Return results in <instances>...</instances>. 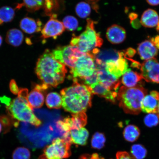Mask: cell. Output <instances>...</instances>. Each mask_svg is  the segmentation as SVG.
Returning a JSON list of instances; mask_svg holds the SVG:
<instances>
[{
	"label": "cell",
	"instance_id": "35",
	"mask_svg": "<svg viewBox=\"0 0 159 159\" xmlns=\"http://www.w3.org/2000/svg\"><path fill=\"white\" fill-rule=\"evenodd\" d=\"M0 120L3 125V128L5 129V132L8 131L11 126L13 121L9 117L5 115H0Z\"/></svg>",
	"mask_w": 159,
	"mask_h": 159
},
{
	"label": "cell",
	"instance_id": "6",
	"mask_svg": "<svg viewBox=\"0 0 159 159\" xmlns=\"http://www.w3.org/2000/svg\"><path fill=\"white\" fill-rule=\"evenodd\" d=\"M52 53L57 60L71 69L75 67L79 57L86 53L81 52L78 47L71 45L57 47Z\"/></svg>",
	"mask_w": 159,
	"mask_h": 159
},
{
	"label": "cell",
	"instance_id": "1",
	"mask_svg": "<svg viewBox=\"0 0 159 159\" xmlns=\"http://www.w3.org/2000/svg\"><path fill=\"white\" fill-rule=\"evenodd\" d=\"M35 71L43 84L48 87H56L64 81L67 69L47 49L38 60Z\"/></svg>",
	"mask_w": 159,
	"mask_h": 159
},
{
	"label": "cell",
	"instance_id": "45",
	"mask_svg": "<svg viewBox=\"0 0 159 159\" xmlns=\"http://www.w3.org/2000/svg\"><path fill=\"white\" fill-rule=\"evenodd\" d=\"M3 127V125L2 124L1 120H0V134H1L2 130Z\"/></svg>",
	"mask_w": 159,
	"mask_h": 159
},
{
	"label": "cell",
	"instance_id": "30",
	"mask_svg": "<svg viewBox=\"0 0 159 159\" xmlns=\"http://www.w3.org/2000/svg\"><path fill=\"white\" fill-rule=\"evenodd\" d=\"M106 138L102 133L96 132L93 135L91 140V146L93 148L98 150L102 148L105 146Z\"/></svg>",
	"mask_w": 159,
	"mask_h": 159
},
{
	"label": "cell",
	"instance_id": "31",
	"mask_svg": "<svg viewBox=\"0 0 159 159\" xmlns=\"http://www.w3.org/2000/svg\"><path fill=\"white\" fill-rule=\"evenodd\" d=\"M75 11L80 17L85 18L90 15L91 7L88 3L85 2H81L77 4L75 7Z\"/></svg>",
	"mask_w": 159,
	"mask_h": 159
},
{
	"label": "cell",
	"instance_id": "39",
	"mask_svg": "<svg viewBox=\"0 0 159 159\" xmlns=\"http://www.w3.org/2000/svg\"><path fill=\"white\" fill-rule=\"evenodd\" d=\"M79 159H104L97 153H94L92 155L88 154H83L80 157Z\"/></svg>",
	"mask_w": 159,
	"mask_h": 159
},
{
	"label": "cell",
	"instance_id": "29",
	"mask_svg": "<svg viewBox=\"0 0 159 159\" xmlns=\"http://www.w3.org/2000/svg\"><path fill=\"white\" fill-rule=\"evenodd\" d=\"M130 152L133 157L136 159H144L148 154L146 149L140 144L133 145L131 147Z\"/></svg>",
	"mask_w": 159,
	"mask_h": 159
},
{
	"label": "cell",
	"instance_id": "43",
	"mask_svg": "<svg viewBox=\"0 0 159 159\" xmlns=\"http://www.w3.org/2000/svg\"><path fill=\"white\" fill-rule=\"evenodd\" d=\"M131 24L132 25V26L134 28H138L139 27H140V24H139V22L137 20H134L131 21Z\"/></svg>",
	"mask_w": 159,
	"mask_h": 159
},
{
	"label": "cell",
	"instance_id": "3",
	"mask_svg": "<svg viewBox=\"0 0 159 159\" xmlns=\"http://www.w3.org/2000/svg\"><path fill=\"white\" fill-rule=\"evenodd\" d=\"M148 93L141 85L132 88L122 86L119 89L117 97L119 106L126 114L138 115L141 111L143 99Z\"/></svg>",
	"mask_w": 159,
	"mask_h": 159
},
{
	"label": "cell",
	"instance_id": "24",
	"mask_svg": "<svg viewBox=\"0 0 159 159\" xmlns=\"http://www.w3.org/2000/svg\"><path fill=\"white\" fill-rule=\"evenodd\" d=\"M24 36L22 31L17 29H12L7 31L6 42L14 47H18L22 43Z\"/></svg>",
	"mask_w": 159,
	"mask_h": 159
},
{
	"label": "cell",
	"instance_id": "38",
	"mask_svg": "<svg viewBox=\"0 0 159 159\" xmlns=\"http://www.w3.org/2000/svg\"><path fill=\"white\" fill-rule=\"evenodd\" d=\"M116 159H134V158L128 152H118L116 154Z\"/></svg>",
	"mask_w": 159,
	"mask_h": 159
},
{
	"label": "cell",
	"instance_id": "23",
	"mask_svg": "<svg viewBox=\"0 0 159 159\" xmlns=\"http://www.w3.org/2000/svg\"><path fill=\"white\" fill-rule=\"evenodd\" d=\"M143 79L141 74L128 69L126 72L122 75L121 82L124 86L132 88L138 86L139 82Z\"/></svg>",
	"mask_w": 159,
	"mask_h": 159
},
{
	"label": "cell",
	"instance_id": "16",
	"mask_svg": "<svg viewBox=\"0 0 159 159\" xmlns=\"http://www.w3.org/2000/svg\"><path fill=\"white\" fill-rule=\"evenodd\" d=\"M159 102V92L156 91H152L143 99L141 110L148 114L157 113Z\"/></svg>",
	"mask_w": 159,
	"mask_h": 159
},
{
	"label": "cell",
	"instance_id": "10",
	"mask_svg": "<svg viewBox=\"0 0 159 159\" xmlns=\"http://www.w3.org/2000/svg\"><path fill=\"white\" fill-rule=\"evenodd\" d=\"M65 29L63 23L57 19L56 15H53L42 29L41 37L43 39L49 38L56 39L62 34Z\"/></svg>",
	"mask_w": 159,
	"mask_h": 159
},
{
	"label": "cell",
	"instance_id": "9",
	"mask_svg": "<svg viewBox=\"0 0 159 159\" xmlns=\"http://www.w3.org/2000/svg\"><path fill=\"white\" fill-rule=\"evenodd\" d=\"M139 69L147 82L159 83V62L156 58L145 61Z\"/></svg>",
	"mask_w": 159,
	"mask_h": 159
},
{
	"label": "cell",
	"instance_id": "5",
	"mask_svg": "<svg viewBox=\"0 0 159 159\" xmlns=\"http://www.w3.org/2000/svg\"><path fill=\"white\" fill-rule=\"evenodd\" d=\"M7 105L10 116L16 121L29 123L36 127L41 125V120L34 114L27 99L18 97Z\"/></svg>",
	"mask_w": 159,
	"mask_h": 159
},
{
	"label": "cell",
	"instance_id": "41",
	"mask_svg": "<svg viewBox=\"0 0 159 159\" xmlns=\"http://www.w3.org/2000/svg\"><path fill=\"white\" fill-rule=\"evenodd\" d=\"M150 41L152 42L157 48L159 49V35L152 38L151 39Z\"/></svg>",
	"mask_w": 159,
	"mask_h": 159
},
{
	"label": "cell",
	"instance_id": "14",
	"mask_svg": "<svg viewBox=\"0 0 159 159\" xmlns=\"http://www.w3.org/2000/svg\"><path fill=\"white\" fill-rule=\"evenodd\" d=\"M53 0H23V3L17 7L20 8L25 7L27 11L33 12L41 8H44L46 12L49 13L52 9Z\"/></svg>",
	"mask_w": 159,
	"mask_h": 159
},
{
	"label": "cell",
	"instance_id": "27",
	"mask_svg": "<svg viewBox=\"0 0 159 159\" xmlns=\"http://www.w3.org/2000/svg\"><path fill=\"white\" fill-rule=\"evenodd\" d=\"M46 104L50 109H59L62 105V98L58 93L51 92L48 94L46 98Z\"/></svg>",
	"mask_w": 159,
	"mask_h": 159
},
{
	"label": "cell",
	"instance_id": "32",
	"mask_svg": "<svg viewBox=\"0 0 159 159\" xmlns=\"http://www.w3.org/2000/svg\"><path fill=\"white\" fill-rule=\"evenodd\" d=\"M62 23L65 29L69 31L75 30L79 27L78 20L73 16H67L65 17Z\"/></svg>",
	"mask_w": 159,
	"mask_h": 159
},
{
	"label": "cell",
	"instance_id": "33",
	"mask_svg": "<svg viewBox=\"0 0 159 159\" xmlns=\"http://www.w3.org/2000/svg\"><path fill=\"white\" fill-rule=\"evenodd\" d=\"M31 153L28 149L19 147L15 149L12 155L13 159H30Z\"/></svg>",
	"mask_w": 159,
	"mask_h": 159
},
{
	"label": "cell",
	"instance_id": "8",
	"mask_svg": "<svg viewBox=\"0 0 159 159\" xmlns=\"http://www.w3.org/2000/svg\"><path fill=\"white\" fill-rule=\"evenodd\" d=\"M71 143L63 138H57L44 148V154L47 159L67 158L71 154Z\"/></svg>",
	"mask_w": 159,
	"mask_h": 159
},
{
	"label": "cell",
	"instance_id": "42",
	"mask_svg": "<svg viewBox=\"0 0 159 159\" xmlns=\"http://www.w3.org/2000/svg\"><path fill=\"white\" fill-rule=\"evenodd\" d=\"M146 1L151 6H156L159 5V0H146Z\"/></svg>",
	"mask_w": 159,
	"mask_h": 159
},
{
	"label": "cell",
	"instance_id": "18",
	"mask_svg": "<svg viewBox=\"0 0 159 159\" xmlns=\"http://www.w3.org/2000/svg\"><path fill=\"white\" fill-rule=\"evenodd\" d=\"M126 36L125 29L118 25H111L107 31V38L112 44H118L123 43L126 39Z\"/></svg>",
	"mask_w": 159,
	"mask_h": 159
},
{
	"label": "cell",
	"instance_id": "2",
	"mask_svg": "<svg viewBox=\"0 0 159 159\" xmlns=\"http://www.w3.org/2000/svg\"><path fill=\"white\" fill-rule=\"evenodd\" d=\"M75 81L74 84L61 92L63 108L73 114L85 112L91 106L92 96L89 86Z\"/></svg>",
	"mask_w": 159,
	"mask_h": 159
},
{
	"label": "cell",
	"instance_id": "4",
	"mask_svg": "<svg viewBox=\"0 0 159 159\" xmlns=\"http://www.w3.org/2000/svg\"><path fill=\"white\" fill-rule=\"evenodd\" d=\"M103 42L100 34L95 30L94 22L88 19L85 30L79 36H74L71 39L70 45L78 47L82 52L87 53L101 47Z\"/></svg>",
	"mask_w": 159,
	"mask_h": 159
},
{
	"label": "cell",
	"instance_id": "25",
	"mask_svg": "<svg viewBox=\"0 0 159 159\" xmlns=\"http://www.w3.org/2000/svg\"><path fill=\"white\" fill-rule=\"evenodd\" d=\"M70 134L72 143L75 144L85 146L87 144L89 137V132L85 128L78 129H72Z\"/></svg>",
	"mask_w": 159,
	"mask_h": 159
},
{
	"label": "cell",
	"instance_id": "49",
	"mask_svg": "<svg viewBox=\"0 0 159 159\" xmlns=\"http://www.w3.org/2000/svg\"><path fill=\"white\" fill-rule=\"evenodd\" d=\"M157 114H158V116H159V102L157 112Z\"/></svg>",
	"mask_w": 159,
	"mask_h": 159
},
{
	"label": "cell",
	"instance_id": "22",
	"mask_svg": "<svg viewBox=\"0 0 159 159\" xmlns=\"http://www.w3.org/2000/svg\"><path fill=\"white\" fill-rule=\"evenodd\" d=\"M159 21V17L155 10L149 9L143 13L140 20V23L144 27L153 28L157 25Z\"/></svg>",
	"mask_w": 159,
	"mask_h": 159
},
{
	"label": "cell",
	"instance_id": "15",
	"mask_svg": "<svg viewBox=\"0 0 159 159\" xmlns=\"http://www.w3.org/2000/svg\"><path fill=\"white\" fill-rule=\"evenodd\" d=\"M99 82L108 88L118 91L120 84L119 79L107 71L104 68H96Z\"/></svg>",
	"mask_w": 159,
	"mask_h": 159
},
{
	"label": "cell",
	"instance_id": "34",
	"mask_svg": "<svg viewBox=\"0 0 159 159\" xmlns=\"http://www.w3.org/2000/svg\"><path fill=\"white\" fill-rule=\"evenodd\" d=\"M144 122L147 126L152 128L159 124V116L157 113H150L145 117Z\"/></svg>",
	"mask_w": 159,
	"mask_h": 159
},
{
	"label": "cell",
	"instance_id": "7",
	"mask_svg": "<svg viewBox=\"0 0 159 159\" xmlns=\"http://www.w3.org/2000/svg\"><path fill=\"white\" fill-rule=\"evenodd\" d=\"M94 57L92 53H87L77 60L70 73L75 78L84 79L92 75L96 70Z\"/></svg>",
	"mask_w": 159,
	"mask_h": 159
},
{
	"label": "cell",
	"instance_id": "40",
	"mask_svg": "<svg viewBox=\"0 0 159 159\" xmlns=\"http://www.w3.org/2000/svg\"><path fill=\"white\" fill-rule=\"evenodd\" d=\"M125 56H128L129 57H132L136 54V51L131 48H129L126 51H124Z\"/></svg>",
	"mask_w": 159,
	"mask_h": 159
},
{
	"label": "cell",
	"instance_id": "20",
	"mask_svg": "<svg viewBox=\"0 0 159 159\" xmlns=\"http://www.w3.org/2000/svg\"><path fill=\"white\" fill-rule=\"evenodd\" d=\"M20 27L25 33L31 34L41 31L42 23L39 19L25 17L20 21Z\"/></svg>",
	"mask_w": 159,
	"mask_h": 159
},
{
	"label": "cell",
	"instance_id": "26",
	"mask_svg": "<svg viewBox=\"0 0 159 159\" xmlns=\"http://www.w3.org/2000/svg\"><path fill=\"white\" fill-rule=\"evenodd\" d=\"M140 132L139 128L135 125H128L124 129L123 135L125 140L129 142H134L139 139Z\"/></svg>",
	"mask_w": 159,
	"mask_h": 159
},
{
	"label": "cell",
	"instance_id": "28",
	"mask_svg": "<svg viewBox=\"0 0 159 159\" xmlns=\"http://www.w3.org/2000/svg\"><path fill=\"white\" fill-rule=\"evenodd\" d=\"M15 10L8 6L0 8V25L10 22L14 19Z\"/></svg>",
	"mask_w": 159,
	"mask_h": 159
},
{
	"label": "cell",
	"instance_id": "44",
	"mask_svg": "<svg viewBox=\"0 0 159 159\" xmlns=\"http://www.w3.org/2000/svg\"><path fill=\"white\" fill-rule=\"evenodd\" d=\"M138 17V15L136 14V13H131L129 15V18L130 20L131 21L134 20L136 19Z\"/></svg>",
	"mask_w": 159,
	"mask_h": 159
},
{
	"label": "cell",
	"instance_id": "46",
	"mask_svg": "<svg viewBox=\"0 0 159 159\" xmlns=\"http://www.w3.org/2000/svg\"><path fill=\"white\" fill-rule=\"evenodd\" d=\"M38 159H47L45 155L44 154H43L41 155V156L39 157V158Z\"/></svg>",
	"mask_w": 159,
	"mask_h": 159
},
{
	"label": "cell",
	"instance_id": "11",
	"mask_svg": "<svg viewBox=\"0 0 159 159\" xmlns=\"http://www.w3.org/2000/svg\"><path fill=\"white\" fill-rule=\"evenodd\" d=\"M48 87L43 84L34 85L27 98V102L32 109L38 108L43 106L45 101V91Z\"/></svg>",
	"mask_w": 159,
	"mask_h": 159
},
{
	"label": "cell",
	"instance_id": "19",
	"mask_svg": "<svg viewBox=\"0 0 159 159\" xmlns=\"http://www.w3.org/2000/svg\"><path fill=\"white\" fill-rule=\"evenodd\" d=\"M138 51L141 59L145 61L155 58L158 54V49L148 40L139 43Z\"/></svg>",
	"mask_w": 159,
	"mask_h": 159
},
{
	"label": "cell",
	"instance_id": "37",
	"mask_svg": "<svg viewBox=\"0 0 159 159\" xmlns=\"http://www.w3.org/2000/svg\"><path fill=\"white\" fill-rule=\"evenodd\" d=\"M9 88L11 92L14 95L18 94L20 89L14 80H11L9 84Z\"/></svg>",
	"mask_w": 159,
	"mask_h": 159
},
{
	"label": "cell",
	"instance_id": "13",
	"mask_svg": "<svg viewBox=\"0 0 159 159\" xmlns=\"http://www.w3.org/2000/svg\"><path fill=\"white\" fill-rule=\"evenodd\" d=\"M128 67V63L124 54V56L118 60L108 61L100 68H104L109 73L119 79L126 72Z\"/></svg>",
	"mask_w": 159,
	"mask_h": 159
},
{
	"label": "cell",
	"instance_id": "36",
	"mask_svg": "<svg viewBox=\"0 0 159 159\" xmlns=\"http://www.w3.org/2000/svg\"><path fill=\"white\" fill-rule=\"evenodd\" d=\"M85 84L89 87L93 84L99 82L98 74H97V69L94 73L91 76L86 77L84 79Z\"/></svg>",
	"mask_w": 159,
	"mask_h": 159
},
{
	"label": "cell",
	"instance_id": "12",
	"mask_svg": "<svg viewBox=\"0 0 159 159\" xmlns=\"http://www.w3.org/2000/svg\"><path fill=\"white\" fill-rule=\"evenodd\" d=\"M124 55V52L114 49H103L99 50L94 55L97 68L102 67L108 61H116Z\"/></svg>",
	"mask_w": 159,
	"mask_h": 159
},
{
	"label": "cell",
	"instance_id": "21",
	"mask_svg": "<svg viewBox=\"0 0 159 159\" xmlns=\"http://www.w3.org/2000/svg\"><path fill=\"white\" fill-rule=\"evenodd\" d=\"M63 121L71 130L83 128L87 123V116L85 112L73 114L71 117H67Z\"/></svg>",
	"mask_w": 159,
	"mask_h": 159
},
{
	"label": "cell",
	"instance_id": "17",
	"mask_svg": "<svg viewBox=\"0 0 159 159\" xmlns=\"http://www.w3.org/2000/svg\"><path fill=\"white\" fill-rule=\"evenodd\" d=\"M89 87L92 94L103 97L112 102L114 103L116 101L118 91L109 89L99 82Z\"/></svg>",
	"mask_w": 159,
	"mask_h": 159
},
{
	"label": "cell",
	"instance_id": "48",
	"mask_svg": "<svg viewBox=\"0 0 159 159\" xmlns=\"http://www.w3.org/2000/svg\"><path fill=\"white\" fill-rule=\"evenodd\" d=\"M157 27L156 29H157V31H159V21L158 24L157 25Z\"/></svg>",
	"mask_w": 159,
	"mask_h": 159
},
{
	"label": "cell",
	"instance_id": "47",
	"mask_svg": "<svg viewBox=\"0 0 159 159\" xmlns=\"http://www.w3.org/2000/svg\"><path fill=\"white\" fill-rule=\"evenodd\" d=\"M3 39L2 37L0 35V47L1 46L2 43Z\"/></svg>",
	"mask_w": 159,
	"mask_h": 159
}]
</instances>
